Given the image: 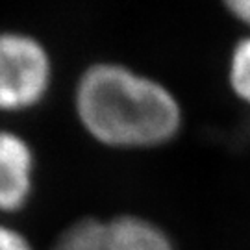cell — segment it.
Here are the masks:
<instances>
[{
    "label": "cell",
    "instance_id": "cell-2",
    "mask_svg": "<svg viewBox=\"0 0 250 250\" xmlns=\"http://www.w3.org/2000/svg\"><path fill=\"white\" fill-rule=\"evenodd\" d=\"M54 83L48 46L30 32L0 30V113L17 115L41 106Z\"/></svg>",
    "mask_w": 250,
    "mask_h": 250
},
{
    "label": "cell",
    "instance_id": "cell-5",
    "mask_svg": "<svg viewBox=\"0 0 250 250\" xmlns=\"http://www.w3.org/2000/svg\"><path fill=\"white\" fill-rule=\"evenodd\" d=\"M50 250H113L109 219L82 217L58 235Z\"/></svg>",
    "mask_w": 250,
    "mask_h": 250
},
{
    "label": "cell",
    "instance_id": "cell-1",
    "mask_svg": "<svg viewBox=\"0 0 250 250\" xmlns=\"http://www.w3.org/2000/svg\"><path fill=\"white\" fill-rule=\"evenodd\" d=\"M85 135L111 150H152L172 143L184 128V106L161 80L121 62H95L72 93Z\"/></svg>",
    "mask_w": 250,
    "mask_h": 250
},
{
    "label": "cell",
    "instance_id": "cell-7",
    "mask_svg": "<svg viewBox=\"0 0 250 250\" xmlns=\"http://www.w3.org/2000/svg\"><path fill=\"white\" fill-rule=\"evenodd\" d=\"M0 250H36L32 241L24 233L9 226L6 223H0Z\"/></svg>",
    "mask_w": 250,
    "mask_h": 250
},
{
    "label": "cell",
    "instance_id": "cell-8",
    "mask_svg": "<svg viewBox=\"0 0 250 250\" xmlns=\"http://www.w3.org/2000/svg\"><path fill=\"white\" fill-rule=\"evenodd\" d=\"M224 9L250 32V0H221Z\"/></svg>",
    "mask_w": 250,
    "mask_h": 250
},
{
    "label": "cell",
    "instance_id": "cell-6",
    "mask_svg": "<svg viewBox=\"0 0 250 250\" xmlns=\"http://www.w3.org/2000/svg\"><path fill=\"white\" fill-rule=\"evenodd\" d=\"M226 80L233 97L250 107V32L230 50L226 63Z\"/></svg>",
    "mask_w": 250,
    "mask_h": 250
},
{
    "label": "cell",
    "instance_id": "cell-3",
    "mask_svg": "<svg viewBox=\"0 0 250 250\" xmlns=\"http://www.w3.org/2000/svg\"><path fill=\"white\" fill-rule=\"evenodd\" d=\"M37 158L32 143L11 128H0V215L22 211L36 193Z\"/></svg>",
    "mask_w": 250,
    "mask_h": 250
},
{
    "label": "cell",
    "instance_id": "cell-4",
    "mask_svg": "<svg viewBox=\"0 0 250 250\" xmlns=\"http://www.w3.org/2000/svg\"><path fill=\"white\" fill-rule=\"evenodd\" d=\"M113 250H176L165 228L143 215L123 213L109 219Z\"/></svg>",
    "mask_w": 250,
    "mask_h": 250
}]
</instances>
